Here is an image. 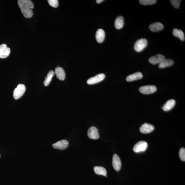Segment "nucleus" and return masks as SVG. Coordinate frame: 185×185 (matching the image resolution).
<instances>
[{
  "mask_svg": "<svg viewBox=\"0 0 185 185\" xmlns=\"http://www.w3.org/2000/svg\"><path fill=\"white\" fill-rule=\"evenodd\" d=\"M55 74L54 71L50 70L48 72L47 77L45 78V80L44 82V85L46 86H48L50 84L52 80L53 76Z\"/></svg>",
  "mask_w": 185,
  "mask_h": 185,
  "instance_id": "4be33fe9",
  "label": "nucleus"
},
{
  "mask_svg": "<svg viewBox=\"0 0 185 185\" xmlns=\"http://www.w3.org/2000/svg\"><path fill=\"white\" fill-rule=\"evenodd\" d=\"M124 25V18L123 17L119 16L116 19L115 21V26L117 29H120Z\"/></svg>",
  "mask_w": 185,
  "mask_h": 185,
  "instance_id": "6ab92c4d",
  "label": "nucleus"
},
{
  "mask_svg": "<svg viewBox=\"0 0 185 185\" xmlns=\"http://www.w3.org/2000/svg\"><path fill=\"white\" fill-rule=\"evenodd\" d=\"M179 157L183 161H185V149L184 148H180L179 152Z\"/></svg>",
  "mask_w": 185,
  "mask_h": 185,
  "instance_id": "393cba45",
  "label": "nucleus"
},
{
  "mask_svg": "<svg viewBox=\"0 0 185 185\" xmlns=\"http://www.w3.org/2000/svg\"><path fill=\"white\" fill-rule=\"evenodd\" d=\"M94 170L95 173L97 175L107 176V171L103 167L95 166L94 167Z\"/></svg>",
  "mask_w": 185,
  "mask_h": 185,
  "instance_id": "412c9836",
  "label": "nucleus"
},
{
  "mask_svg": "<svg viewBox=\"0 0 185 185\" xmlns=\"http://www.w3.org/2000/svg\"><path fill=\"white\" fill-rule=\"evenodd\" d=\"M26 86L23 84H19L15 88L13 93V97L15 99H18L21 98L25 93Z\"/></svg>",
  "mask_w": 185,
  "mask_h": 185,
  "instance_id": "f03ea898",
  "label": "nucleus"
},
{
  "mask_svg": "<svg viewBox=\"0 0 185 185\" xmlns=\"http://www.w3.org/2000/svg\"><path fill=\"white\" fill-rule=\"evenodd\" d=\"M154 129V127L153 125L145 123L140 127V130L142 133L148 134L152 132Z\"/></svg>",
  "mask_w": 185,
  "mask_h": 185,
  "instance_id": "f8f14e48",
  "label": "nucleus"
},
{
  "mask_svg": "<svg viewBox=\"0 0 185 185\" xmlns=\"http://www.w3.org/2000/svg\"><path fill=\"white\" fill-rule=\"evenodd\" d=\"M105 77V75L104 74L100 73L94 77L89 78L87 81V83L89 85L96 84L102 81Z\"/></svg>",
  "mask_w": 185,
  "mask_h": 185,
  "instance_id": "423d86ee",
  "label": "nucleus"
},
{
  "mask_svg": "<svg viewBox=\"0 0 185 185\" xmlns=\"http://www.w3.org/2000/svg\"><path fill=\"white\" fill-rule=\"evenodd\" d=\"M55 73L56 77L61 81H64L66 77L65 72L63 68L61 67H58L55 68Z\"/></svg>",
  "mask_w": 185,
  "mask_h": 185,
  "instance_id": "ddd939ff",
  "label": "nucleus"
},
{
  "mask_svg": "<svg viewBox=\"0 0 185 185\" xmlns=\"http://www.w3.org/2000/svg\"><path fill=\"white\" fill-rule=\"evenodd\" d=\"M19 7L24 16L26 18L32 17L33 15L32 9L34 5L30 0H19L18 1Z\"/></svg>",
  "mask_w": 185,
  "mask_h": 185,
  "instance_id": "f257e3e1",
  "label": "nucleus"
},
{
  "mask_svg": "<svg viewBox=\"0 0 185 185\" xmlns=\"http://www.w3.org/2000/svg\"><path fill=\"white\" fill-rule=\"evenodd\" d=\"M10 49L8 48L6 44H2L0 45V58L1 59L6 58L10 55Z\"/></svg>",
  "mask_w": 185,
  "mask_h": 185,
  "instance_id": "0eeeda50",
  "label": "nucleus"
},
{
  "mask_svg": "<svg viewBox=\"0 0 185 185\" xmlns=\"http://www.w3.org/2000/svg\"><path fill=\"white\" fill-rule=\"evenodd\" d=\"M148 147L147 143L144 141L138 142L133 147V150L135 153L143 152L146 151Z\"/></svg>",
  "mask_w": 185,
  "mask_h": 185,
  "instance_id": "20e7f679",
  "label": "nucleus"
},
{
  "mask_svg": "<svg viewBox=\"0 0 185 185\" xmlns=\"http://www.w3.org/2000/svg\"><path fill=\"white\" fill-rule=\"evenodd\" d=\"M48 1L49 4L52 7L57 8L58 6L59 3L58 0H48Z\"/></svg>",
  "mask_w": 185,
  "mask_h": 185,
  "instance_id": "a878e982",
  "label": "nucleus"
},
{
  "mask_svg": "<svg viewBox=\"0 0 185 185\" xmlns=\"http://www.w3.org/2000/svg\"><path fill=\"white\" fill-rule=\"evenodd\" d=\"M113 168L116 171H119L121 169V162L118 156L115 154L113 156Z\"/></svg>",
  "mask_w": 185,
  "mask_h": 185,
  "instance_id": "9b49d317",
  "label": "nucleus"
},
{
  "mask_svg": "<svg viewBox=\"0 0 185 185\" xmlns=\"http://www.w3.org/2000/svg\"><path fill=\"white\" fill-rule=\"evenodd\" d=\"M173 33L175 37L179 38L181 41H184V33L181 30L175 28L173 30Z\"/></svg>",
  "mask_w": 185,
  "mask_h": 185,
  "instance_id": "aec40b11",
  "label": "nucleus"
},
{
  "mask_svg": "<svg viewBox=\"0 0 185 185\" xmlns=\"http://www.w3.org/2000/svg\"><path fill=\"white\" fill-rule=\"evenodd\" d=\"M140 92L144 94H149L154 93L157 90L156 87L155 86L149 85L141 87Z\"/></svg>",
  "mask_w": 185,
  "mask_h": 185,
  "instance_id": "39448f33",
  "label": "nucleus"
},
{
  "mask_svg": "<svg viewBox=\"0 0 185 185\" xmlns=\"http://www.w3.org/2000/svg\"><path fill=\"white\" fill-rule=\"evenodd\" d=\"M68 145V142L66 140H63L53 144L52 146L54 148L63 150L67 148Z\"/></svg>",
  "mask_w": 185,
  "mask_h": 185,
  "instance_id": "9d476101",
  "label": "nucleus"
},
{
  "mask_svg": "<svg viewBox=\"0 0 185 185\" xmlns=\"http://www.w3.org/2000/svg\"><path fill=\"white\" fill-rule=\"evenodd\" d=\"M149 28L152 32H158L163 29L164 26L160 22H155L151 24L149 26Z\"/></svg>",
  "mask_w": 185,
  "mask_h": 185,
  "instance_id": "dca6fc26",
  "label": "nucleus"
},
{
  "mask_svg": "<svg viewBox=\"0 0 185 185\" xmlns=\"http://www.w3.org/2000/svg\"><path fill=\"white\" fill-rule=\"evenodd\" d=\"M148 45V41L146 39H139L136 42L134 45V49L135 51L140 52L143 50Z\"/></svg>",
  "mask_w": 185,
  "mask_h": 185,
  "instance_id": "7ed1b4c3",
  "label": "nucleus"
},
{
  "mask_svg": "<svg viewBox=\"0 0 185 185\" xmlns=\"http://www.w3.org/2000/svg\"><path fill=\"white\" fill-rule=\"evenodd\" d=\"M174 64L173 60L170 59H165L159 64V68H164L172 66Z\"/></svg>",
  "mask_w": 185,
  "mask_h": 185,
  "instance_id": "a211bd4d",
  "label": "nucleus"
},
{
  "mask_svg": "<svg viewBox=\"0 0 185 185\" xmlns=\"http://www.w3.org/2000/svg\"><path fill=\"white\" fill-rule=\"evenodd\" d=\"M170 1L174 7L178 9L179 7L180 3L181 1L179 0H171Z\"/></svg>",
  "mask_w": 185,
  "mask_h": 185,
  "instance_id": "b1692460",
  "label": "nucleus"
},
{
  "mask_svg": "<svg viewBox=\"0 0 185 185\" xmlns=\"http://www.w3.org/2000/svg\"><path fill=\"white\" fill-rule=\"evenodd\" d=\"M166 59L164 56L161 54H158L155 56L151 57L148 59L149 62L151 64H159L160 62Z\"/></svg>",
  "mask_w": 185,
  "mask_h": 185,
  "instance_id": "1a4fd4ad",
  "label": "nucleus"
},
{
  "mask_svg": "<svg viewBox=\"0 0 185 185\" xmlns=\"http://www.w3.org/2000/svg\"><path fill=\"white\" fill-rule=\"evenodd\" d=\"M99 130L96 127L92 126L88 129V137L90 139L93 140H97L99 139Z\"/></svg>",
  "mask_w": 185,
  "mask_h": 185,
  "instance_id": "6e6552de",
  "label": "nucleus"
},
{
  "mask_svg": "<svg viewBox=\"0 0 185 185\" xmlns=\"http://www.w3.org/2000/svg\"><path fill=\"white\" fill-rule=\"evenodd\" d=\"M103 1V0H97V1H96L97 3V4H99L100 3H101L102 1Z\"/></svg>",
  "mask_w": 185,
  "mask_h": 185,
  "instance_id": "bb28decb",
  "label": "nucleus"
},
{
  "mask_svg": "<svg viewBox=\"0 0 185 185\" xmlns=\"http://www.w3.org/2000/svg\"><path fill=\"white\" fill-rule=\"evenodd\" d=\"M157 1L155 0H140L139 1L140 4L143 5H150L155 4Z\"/></svg>",
  "mask_w": 185,
  "mask_h": 185,
  "instance_id": "5701e85b",
  "label": "nucleus"
},
{
  "mask_svg": "<svg viewBox=\"0 0 185 185\" xmlns=\"http://www.w3.org/2000/svg\"><path fill=\"white\" fill-rule=\"evenodd\" d=\"M175 101L174 99H171L169 100L164 105L163 107H162L164 111H168L170 110L175 106Z\"/></svg>",
  "mask_w": 185,
  "mask_h": 185,
  "instance_id": "2eb2a0df",
  "label": "nucleus"
},
{
  "mask_svg": "<svg viewBox=\"0 0 185 185\" xmlns=\"http://www.w3.org/2000/svg\"><path fill=\"white\" fill-rule=\"evenodd\" d=\"M143 77L142 73L140 72H137L132 75H129L126 78L127 82H132L136 80L141 79Z\"/></svg>",
  "mask_w": 185,
  "mask_h": 185,
  "instance_id": "4468645a",
  "label": "nucleus"
},
{
  "mask_svg": "<svg viewBox=\"0 0 185 185\" xmlns=\"http://www.w3.org/2000/svg\"><path fill=\"white\" fill-rule=\"evenodd\" d=\"M96 39L99 43H101L104 41L105 37V32L102 29H99L96 33Z\"/></svg>",
  "mask_w": 185,
  "mask_h": 185,
  "instance_id": "f3484780",
  "label": "nucleus"
}]
</instances>
